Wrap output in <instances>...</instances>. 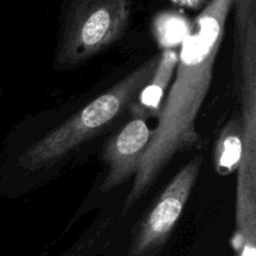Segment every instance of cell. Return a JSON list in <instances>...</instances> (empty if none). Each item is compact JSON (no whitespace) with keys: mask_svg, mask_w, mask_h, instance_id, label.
<instances>
[{"mask_svg":"<svg viewBox=\"0 0 256 256\" xmlns=\"http://www.w3.org/2000/svg\"><path fill=\"white\" fill-rule=\"evenodd\" d=\"M159 56H152L119 82L38 140L19 159L26 172L49 168L109 126L139 96L154 74Z\"/></svg>","mask_w":256,"mask_h":256,"instance_id":"obj_2","label":"cell"},{"mask_svg":"<svg viewBox=\"0 0 256 256\" xmlns=\"http://www.w3.org/2000/svg\"><path fill=\"white\" fill-rule=\"evenodd\" d=\"M242 155V120L240 115L232 118L219 134L215 144V169L220 175L238 170Z\"/></svg>","mask_w":256,"mask_h":256,"instance_id":"obj_8","label":"cell"},{"mask_svg":"<svg viewBox=\"0 0 256 256\" xmlns=\"http://www.w3.org/2000/svg\"><path fill=\"white\" fill-rule=\"evenodd\" d=\"M202 155L192 158L166 185L132 235L129 256H154L176 226L202 170Z\"/></svg>","mask_w":256,"mask_h":256,"instance_id":"obj_5","label":"cell"},{"mask_svg":"<svg viewBox=\"0 0 256 256\" xmlns=\"http://www.w3.org/2000/svg\"><path fill=\"white\" fill-rule=\"evenodd\" d=\"M152 135V130L145 122V118L134 115V118L108 142L104 150V160L109 170L100 186L102 192H110L136 174Z\"/></svg>","mask_w":256,"mask_h":256,"instance_id":"obj_6","label":"cell"},{"mask_svg":"<svg viewBox=\"0 0 256 256\" xmlns=\"http://www.w3.org/2000/svg\"><path fill=\"white\" fill-rule=\"evenodd\" d=\"M232 2L234 0H210L188 29L178 52L176 75L134 175L124 212L150 189L175 155L202 146L196 119L209 92Z\"/></svg>","mask_w":256,"mask_h":256,"instance_id":"obj_1","label":"cell"},{"mask_svg":"<svg viewBox=\"0 0 256 256\" xmlns=\"http://www.w3.org/2000/svg\"><path fill=\"white\" fill-rule=\"evenodd\" d=\"M236 85L242 106V155L238 168L235 222H256V29L238 55Z\"/></svg>","mask_w":256,"mask_h":256,"instance_id":"obj_4","label":"cell"},{"mask_svg":"<svg viewBox=\"0 0 256 256\" xmlns=\"http://www.w3.org/2000/svg\"><path fill=\"white\" fill-rule=\"evenodd\" d=\"M235 256H256V238L235 235L232 239Z\"/></svg>","mask_w":256,"mask_h":256,"instance_id":"obj_9","label":"cell"},{"mask_svg":"<svg viewBox=\"0 0 256 256\" xmlns=\"http://www.w3.org/2000/svg\"><path fill=\"white\" fill-rule=\"evenodd\" d=\"M132 0H65L55 52V68L70 70L120 39Z\"/></svg>","mask_w":256,"mask_h":256,"instance_id":"obj_3","label":"cell"},{"mask_svg":"<svg viewBox=\"0 0 256 256\" xmlns=\"http://www.w3.org/2000/svg\"><path fill=\"white\" fill-rule=\"evenodd\" d=\"M176 65V50L164 49V52L159 55L152 76L142 88L136 100L130 105L129 109H132L134 115L144 118L148 115H159L165 90L172 82Z\"/></svg>","mask_w":256,"mask_h":256,"instance_id":"obj_7","label":"cell"}]
</instances>
